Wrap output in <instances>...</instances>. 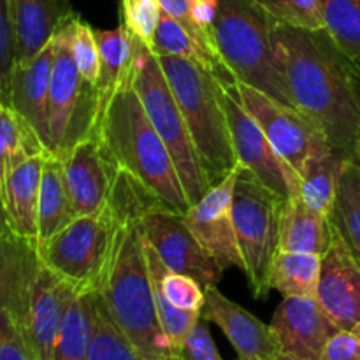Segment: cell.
<instances>
[{
  "label": "cell",
  "instance_id": "cell-1",
  "mask_svg": "<svg viewBox=\"0 0 360 360\" xmlns=\"http://www.w3.org/2000/svg\"><path fill=\"white\" fill-rule=\"evenodd\" d=\"M274 46L294 105L315 120L334 148L354 158L360 111L350 79V56L326 28L276 25Z\"/></svg>",
  "mask_w": 360,
  "mask_h": 360
},
{
  "label": "cell",
  "instance_id": "cell-20",
  "mask_svg": "<svg viewBox=\"0 0 360 360\" xmlns=\"http://www.w3.org/2000/svg\"><path fill=\"white\" fill-rule=\"evenodd\" d=\"M76 295L67 281L42 266L28 315V338L37 360H53L63 316Z\"/></svg>",
  "mask_w": 360,
  "mask_h": 360
},
{
  "label": "cell",
  "instance_id": "cell-42",
  "mask_svg": "<svg viewBox=\"0 0 360 360\" xmlns=\"http://www.w3.org/2000/svg\"><path fill=\"white\" fill-rule=\"evenodd\" d=\"M354 160L360 165V141H359L357 146H355V150H354Z\"/></svg>",
  "mask_w": 360,
  "mask_h": 360
},
{
  "label": "cell",
  "instance_id": "cell-23",
  "mask_svg": "<svg viewBox=\"0 0 360 360\" xmlns=\"http://www.w3.org/2000/svg\"><path fill=\"white\" fill-rule=\"evenodd\" d=\"M333 239L334 227L329 214L313 210L301 199V195L292 197L285 202L280 250L323 257L329 252Z\"/></svg>",
  "mask_w": 360,
  "mask_h": 360
},
{
  "label": "cell",
  "instance_id": "cell-13",
  "mask_svg": "<svg viewBox=\"0 0 360 360\" xmlns=\"http://www.w3.org/2000/svg\"><path fill=\"white\" fill-rule=\"evenodd\" d=\"M239 171L241 165L221 181L214 183L206 195L185 213L190 231L224 271L231 267L245 271V260L239 250L232 218V197Z\"/></svg>",
  "mask_w": 360,
  "mask_h": 360
},
{
  "label": "cell",
  "instance_id": "cell-28",
  "mask_svg": "<svg viewBox=\"0 0 360 360\" xmlns=\"http://www.w3.org/2000/svg\"><path fill=\"white\" fill-rule=\"evenodd\" d=\"M322 259L313 253L280 250L269 271V288L278 290L283 297H316Z\"/></svg>",
  "mask_w": 360,
  "mask_h": 360
},
{
  "label": "cell",
  "instance_id": "cell-39",
  "mask_svg": "<svg viewBox=\"0 0 360 360\" xmlns=\"http://www.w3.org/2000/svg\"><path fill=\"white\" fill-rule=\"evenodd\" d=\"M162 4V9H164L165 14H169L171 18H174L176 21L183 25L200 44H204L206 48H210L211 51L218 53V49L214 48L213 42L199 30L195 23H193V18H192V0H160ZM220 55V53H218ZM221 56V55H220Z\"/></svg>",
  "mask_w": 360,
  "mask_h": 360
},
{
  "label": "cell",
  "instance_id": "cell-37",
  "mask_svg": "<svg viewBox=\"0 0 360 360\" xmlns=\"http://www.w3.org/2000/svg\"><path fill=\"white\" fill-rule=\"evenodd\" d=\"M0 360H37L28 334L6 311H0Z\"/></svg>",
  "mask_w": 360,
  "mask_h": 360
},
{
  "label": "cell",
  "instance_id": "cell-11",
  "mask_svg": "<svg viewBox=\"0 0 360 360\" xmlns=\"http://www.w3.org/2000/svg\"><path fill=\"white\" fill-rule=\"evenodd\" d=\"M239 95L250 115L259 122L274 150L301 172L309 155L329 143L322 127L294 105H287L264 91L238 83Z\"/></svg>",
  "mask_w": 360,
  "mask_h": 360
},
{
  "label": "cell",
  "instance_id": "cell-33",
  "mask_svg": "<svg viewBox=\"0 0 360 360\" xmlns=\"http://www.w3.org/2000/svg\"><path fill=\"white\" fill-rule=\"evenodd\" d=\"M326 30L341 51L360 62V0H322Z\"/></svg>",
  "mask_w": 360,
  "mask_h": 360
},
{
  "label": "cell",
  "instance_id": "cell-19",
  "mask_svg": "<svg viewBox=\"0 0 360 360\" xmlns=\"http://www.w3.org/2000/svg\"><path fill=\"white\" fill-rule=\"evenodd\" d=\"M55 60V41H49L34 58L14 67L9 102L39 134L49 151V86ZM51 155V151H49Z\"/></svg>",
  "mask_w": 360,
  "mask_h": 360
},
{
  "label": "cell",
  "instance_id": "cell-26",
  "mask_svg": "<svg viewBox=\"0 0 360 360\" xmlns=\"http://www.w3.org/2000/svg\"><path fill=\"white\" fill-rule=\"evenodd\" d=\"M74 220L76 213L67 190L63 158L48 155L39 190V245L49 241Z\"/></svg>",
  "mask_w": 360,
  "mask_h": 360
},
{
  "label": "cell",
  "instance_id": "cell-25",
  "mask_svg": "<svg viewBox=\"0 0 360 360\" xmlns=\"http://www.w3.org/2000/svg\"><path fill=\"white\" fill-rule=\"evenodd\" d=\"M350 158V155L343 153L330 143L323 144L315 153L309 155L299 172L301 199L313 210L323 214H330L334 200H336L341 174Z\"/></svg>",
  "mask_w": 360,
  "mask_h": 360
},
{
  "label": "cell",
  "instance_id": "cell-15",
  "mask_svg": "<svg viewBox=\"0 0 360 360\" xmlns=\"http://www.w3.org/2000/svg\"><path fill=\"white\" fill-rule=\"evenodd\" d=\"M281 354L297 360H322L340 326L316 297H283L271 320Z\"/></svg>",
  "mask_w": 360,
  "mask_h": 360
},
{
  "label": "cell",
  "instance_id": "cell-22",
  "mask_svg": "<svg viewBox=\"0 0 360 360\" xmlns=\"http://www.w3.org/2000/svg\"><path fill=\"white\" fill-rule=\"evenodd\" d=\"M18 23L16 65L34 58L74 14L69 0H13Z\"/></svg>",
  "mask_w": 360,
  "mask_h": 360
},
{
  "label": "cell",
  "instance_id": "cell-41",
  "mask_svg": "<svg viewBox=\"0 0 360 360\" xmlns=\"http://www.w3.org/2000/svg\"><path fill=\"white\" fill-rule=\"evenodd\" d=\"M350 79H352V86H354L355 101H357L359 111H360V62L359 60L350 58Z\"/></svg>",
  "mask_w": 360,
  "mask_h": 360
},
{
  "label": "cell",
  "instance_id": "cell-38",
  "mask_svg": "<svg viewBox=\"0 0 360 360\" xmlns=\"http://www.w3.org/2000/svg\"><path fill=\"white\" fill-rule=\"evenodd\" d=\"M181 355L185 360H224L204 319H200L190 333Z\"/></svg>",
  "mask_w": 360,
  "mask_h": 360
},
{
  "label": "cell",
  "instance_id": "cell-3",
  "mask_svg": "<svg viewBox=\"0 0 360 360\" xmlns=\"http://www.w3.org/2000/svg\"><path fill=\"white\" fill-rule=\"evenodd\" d=\"M97 136L112 164L143 183L169 210L185 214L192 207L174 160L132 83L109 102L98 122Z\"/></svg>",
  "mask_w": 360,
  "mask_h": 360
},
{
  "label": "cell",
  "instance_id": "cell-9",
  "mask_svg": "<svg viewBox=\"0 0 360 360\" xmlns=\"http://www.w3.org/2000/svg\"><path fill=\"white\" fill-rule=\"evenodd\" d=\"M76 13L60 27L49 86V151L65 158L74 146L97 134L101 122L98 90L84 79L74 62L70 37Z\"/></svg>",
  "mask_w": 360,
  "mask_h": 360
},
{
  "label": "cell",
  "instance_id": "cell-27",
  "mask_svg": "<svg viewBox=\"0 0 360 360\" xmlns=\"http://www.w3.org/2000/svg\"><path fill=\"white\" fill-rule=\"evenodd\" d=\"M150 48L153 49L155 55L179 56V58L200 63L202 67L210 69L211 72L217 74L221 83H238V79L232 76L225 60L218 53L211 51L210 48L200 44L179 21H176L169 14H162L160 25L155 32Z\"/></svg>",
  "mask_w": 360,
  "mask_h": 360
},
{
  "label": "cell",
  "instance_id": "cell-10",
  "mask_svg": "<svg viewBox=\"0 0 360 360\" xmlns=\"http://www.w3.org/2000/svg\"><path fill=\"white\" fill-rule=\"evenodd\" d=\"M224 104L238 164L252 171L285 200L299 195V172L274 150L266 132L245 108L238 83H224Z\"/></svg>",
  "mask_w": 360,
  "mask_h": 360
},
{
  "label": "cell",
  "instance_id": "cell-30",
  "mask_svg": "<svg viewBox=\"0 0 360 360\" xmlns=\"http://www.w3.org/2000/svg\"><path fill=\"white\" fill-rule=\"evenodd\" d=\"M329 218L334 231L360 262V165L354 158L345 165Z\"/></svg>",
  "mask_w": 360,
  "mask_h": 360
},
{
  "label": "cell",
  "instance_id": "cell-24",
  "mask_svg": "<svg viewBox=\"0 0 360 360\" xmlns=\"http://www.w3.org/2000/svg\"><path fill=\"white\" fill-rule=\"evenodd\" d=\"M98 53H101V76L97 81L101 116L116 94L132 83L136 63V39L120 25L115 30L95 28Z\"/></svg>",
  "mask_w": 360,
  "mask_h": 360
},
{
  "label": "cell",
  "instance_id": "cell-31",
  "mask_svg": "<svg viewBox=\"0 0 360 360\" xmlns=\"http://www.w3.org/2000/svg\"><path fill=\"white\" fill-rule=\"evenodd\" d=\"M91 343L88 360H144L112 319L101 292H91Z\"/></svg>",
  "mask_w": 360,
  "mask_h": 360
},
{
  "label": "cell",
  "instance_id": "cell-43",
  "mask_svg": "<svg viewBox=\"0 0 360 360\" xmlns=\"http://www.w3.org/2000/svg\"><path fill=\"white\" fill-rule=\"evenodd\" d=\"M350 333H352V334H354V336H355V338H357V340L360 341V323H359V326H355V327H354V329H352V330H350Z\"/></svg>",
  "mask_w": 360,
  "mask_h": 360
},
{
  "label": "cell",
  "instance_id": "cell-34",
  "mask_svg": "<svg viewBox=\"0 0 360 360\" xmlns=\"http://www.w3.org/2000/svg\"><path fill=\"white\" fill-rule=\"evenodd\" d=\"M280 25L306 30L326 28L322 0H259Z\"/></svg>",
  "mask_w": 360,
  "mask_h": 360
},
{
  "label": "cell",
  "instance_id": "cell-12",
  "mask_svg": "<svg viewBox=\"0 0 360 360\" xmlns=\"http://www.w3.org/2000/svg\"><path fill=\"white\" fill-rule=\"evenodd\" d=\"M143 231L169 271L195 278L204 288L221 280L224 269L202 248L183 213L167 207L150 211L143 218Z\"/></svg>",
  "mask_w": 360,
  "mask_h": 360
},
{
  "label": "cell",
  "instance_id": "cell-18",
  "mask_svg": "<svg viewBox=\"0 0 360 360\" xmlns=\"http://www.w3.org/2000/svg\"><path fill=\"white\" fill-rule=\"evenodd\" d=\"M316 299L341 330H352L360 323V262L336 231L322 259Z\"/></svg>",
  "mask_w": 360,
  "mask_h": 360
},
{
  "label": "cell",
  "instance_id": "cell-45",
  "mask_svg": "<svg viewBox=\"0 0 360 360\" xmlns=\"http://www.w3.org/2000/svg\"><path fill=\"white\" fill-rule=\"evenodd\" d=\"M172 360H185L183 357H176V359H172Z\"/></svg>",
  "mask_w": 360,
  "mask_h": 360
},
{
  "label": "cell",
  "instance_id": "cell-17",
  "mask_svg": "<svg viewBox=\"0 0 360 360\" xmlns=\"http://www.w3.org/2000/svg\"><path fill=\"white\" fill-rule=\"evenodd\" d=\"M202 319L220 327L239 360L280 359L281 348L271 326H266L238 302L225 297L217 285L206 287Z\"/></svg>",
  "mask_w": 360,
  "mask_h": 360
},
{
  "label": "cell",
  "instance_id": "cell-6",
  "mask_svg": "<svg viewBox=\"0 0 360 360\" xmlns=\"http://www.w3.org/2000/svg\"><path fill=\"white\" fill-rule=\"evenodd\" d=\"M276 25L259 0H218L214 46L238 83L294 105L274 46Z\"/></svg>",
  "mask_w": 360,
  "mask_h": 360
},
{
  "label": "cell",
  "instance_id": "cell-44",
  "mask_svg": "<svg viewBox=\"0 0 360 360\" xmlns=\"http://www.w3.org/2000/svg\"><path fill=\"white\" fill-rule=\"evenodd\" d=\"M278 360H297V359L288 357V355H283V354H281V355H280V359H278Z\"/></svg>",
  "mask_w": 360,
  "mask_h": 360
},
{
  "label": "cell",
  "instance_id": "cell-7",
  "mask_svg": "<svg viewBox=\"0 0 360 360\" xmlns=\"http://www.w3.org/2000/svg\"><path fill=\"white\" fill-rule=\"evenodd\" d=\"M134 39H136V63H134L132 86L136 88L146 109L148 118L167 146L181 178L188 202L193 206L206 195L207 190L213 185L200 165L192 134L179 109L178 101L169 86V81L162 70L157 55L150 48V44L141 41L136 35Z\"/></svg>",
  "mask_w": 360,
  "mask_h": 360
},
{
  "label": "cell",
  "instance_id": "cell-2",
  "mask_svg": "<svg viewBox=\"0 0 360 360\" xmlns=\"http://www.w3.org/2000/svg\"><path fill=\"white\" fill-rule=\"evenodd\" d=\"M167 207L151 190L129 172L120 171L108 204L101 211L79 217L42 243L46 267L58 274L76 294L101 292L111 267L120 229L130 218Z\"/></svg>",
  "mask_w": 360,
  "mask_h": 360
},
{
  "label": "cell",
  "instance_id": "cell-21",
  "mask_svg": "<svg viewBox=\"0 0 360 360\" xmlns=\"http://www.w3.org/2000/svg\"><path fill=\"white\" fill-rule=\"evenodd\" d=\"M46 157L28 158L0 178L2 221L18 236L39 241V190Z\"/></svg>",
  "mask_w": 360,
  "mask_h": 360
},
{
  "label": "cell",
  "instance_id": "cell-8",
  "mask_svg": "<svg viewBox=\"0 0 360 360\" xmlns=\"http://www.w3.org/2000/svg\"><path fill=\"white\" fill-rule=\"evenodd\" d=\"M285 202L283 197L267 188L252 171L241 165L232 197V218L245 260V274L255 299H267L271 292L269 271L280 252Z\"/></svg>",
  "mask_w": 360,
  "mask_h": 360
},
{
  "label": "cell",
  "instance_id": "cell-14",
  "mask_svg": "<svg viewBox=\"0 0 360 360\" xmlns=\"http://www.w3.org/2000/svg\"><path fill=\"white\" fill-rule=\"evenodd\" d=\"M37 239H27L2 221L0 231V311H6L28 334L32 295L41 273Z\"/></svg>",
  "mask_w": 360,
  "mask_h": 360
},
{
  "label": "cell",
  "instance_id": "cell-5",
  "mask_svg": "<svg viewBox=\"0 0 360 360\" xmlns=\"http://www.w3.org/2000/svg\"><path fill=\"white\" fill-rule=\"evenodd\" d=\"M157 58L185 116L200 165L214 185L239 165L224 104V83L192 60L167 55Z\"/></svg>",
  "mask_w": 360,
  "mask_h": 360
},
{
  "label": "cell",
  "instance_id": "cell-40",
  "mask_svg": "<svg viewBox=\"0 0 360 360\" xmlns=\"http://www.w3.org/2000/svg\"><path fill=\"white\" fill-rule=\"evenodd\" d=\"M322 360H360V341L350 330H340L327 343Z\"/></svg>",
  "mask_w": 360,
  "mask_h": 360
},
{
  "label": "cell",
  "instance_id": "cell-4",
  "mask_svg": "<svg viewBox=\"0 0 360 360\" xmlns=\"http://www.w3.org/2000/svg\"><path fill=\"white\" fill-rule=\"evenodd\" d=\"M112 319L144 360L181 357L172 348L158 319L143 218H130L120 229L115 255L101 290Z\"/></svg>",
  "mask_w": 360,
  "mask_h": 360
},
{
  "label": "cell",
  "instance_id": "cell-36",
  "mask_svg": "<svg viewBox=\"0 0 360 360\" xmlns=\"http://www.w3.org/2000/svg\"><path fill=\"white\" fill-rule=\"evenodd\" d=\"M70 49L81 76L97 86L101 76V53H98L95 28H91L90 23H86L79 14H76L72 21Z\"/></svg>",
  "mask_w": 360,
  "mask_h": 360
},
{
  "label": "cell",
  "instance_id": "cell-32",
  "mask_svg": "<svg viewBox=\"0 0 360 360\" xmlns=\"http://www.w3.org/2000/svg\"><path fill=\"white\" fill-rule=\"evenodd\" d=\"M91 326V294H77L63 316L53 360H88Z\"/></svg>",
  "mask_w": 360,
  "mask_h": 360
},
{
  "label": "cell",
  "instance_id": "cell-29",
  "mask_svg": "<svg viewBox=\"0 0 360 360\" xmlns=\"http://www.w3.org/2000/svg\"><path fill=\"white\" fill-rule=\"evenodd\" d=\"M39 155L49 151L34 127L11 105H0V178Z\"/></svg>",
  "mask_w": 360,
  "mask_h": 360
},
{
  "label": "cell",
  "instance_id": "cell-35",
  "mask_svg": "<svg viewBox=\"0 0 360 360\" xmlns=\"http://www.w3.org/2000/svg\"><path fill=\"white\" fill-rule=\"evenodd\" d=\"M118 9L120 25L146 44H151L164 14L160 0H118Z\"/></svg>",
  "mask_w": 360,
  "mask_h": 360
},
{
  "label": "cell",
  "instance_id": "cell-16",
  "mask_svg": "<svg viewBox=\"0 0 360 360\" xmlns=\"http://www.w3.org/2000/svg\"><path fill=\"white\" fill-rule=\"evenodd\" d=\"M65 183L76 218L101 211L108 204L120 169L105 153L98 136H91L63 158Z\"/></svg>",
  "mask_w": 360,
  "mask_h": 360
}]
</instances>
